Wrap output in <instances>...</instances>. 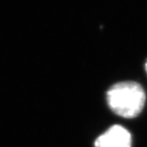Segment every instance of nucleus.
Here are the masks:
<instances>
[{
    "label": "nucleus",
    "instance_id": "f257e3e1",
    "mask_svg": "<svg viewBox=\"0 0 147 147\" xmlns=\"http://www.w3.org/2000/svg\"><path fill=\"white\" fill-rule=\"evenodd\" d=\"M110 109L119 116L135 118L139 115L145 104V92L139 83L126 81L111 86L107 92Z\"/></svg>",
    "mask_w": 147,
    "mask_h": 147
},
{
    "label": "nucleus",
    "instance_id": "f03ea898",
    "mask_svg": "<svg viewBox=\"0 0 147 147\" xmlns=\"http://www.w3.org/2000/svg\"><path fill=\"white\" fill-rule=\"evenodd\" d=\"M130 133L120 125H113L100 135L95 141V147H131Z\"/></svg>",
    "mask_w": 147,
    "mask_h": 147
},
{
    "label": "nucleus",
    "instance_id": "7ed1b4c3",
    "mask_svg": "<svg viewBox=\"0 0 147 147\" xmlns=\"http://www.w3.org/2000/svg\"><path fill=\"white\" fill-rule=\"evenodd\" d=\"M145 70H146V73H147V62H146V64H145Z\"/></svg>",
    "mask_w": 147,
    "mask_h": 147
}]
</instances>
